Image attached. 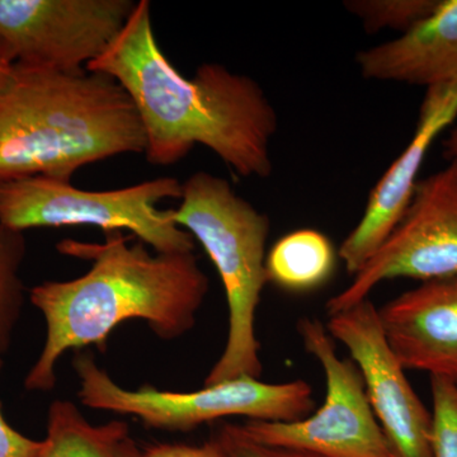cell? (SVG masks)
<instances>
[{"label": "cell", "instance_id": "obj_22", "mask_svg": "<svg viewBox=\"0 0 457 457\" xmlns=\"http://www.w3.org/2000/svg\"><path fill=\"white\" fill-rule=\"evenodd\" d=\"M14 64H16V59H14L13 54L9 50L5 42L0 38V87L8 79Z\"/></svg>", "mask_w": 457, "mask_h": 457}, {"label": "cell", "instance_id": "obj_20", "mask_svg": "<svg viewBox=\"0 0 457 457\" xmlns=\"http://www.w3.org/2000/svg\"><path fill=\"white\" fill-rule=\"evenodd\" d=\"M0 360V371L3 368ZM42 449V440H32L9 425L3 416L0 402V457H36Z\"/></svg>", "mask_w": 457, "mask_h": 457}, {"label": "cell", "instance_id": "obj_8", "mask_svg": "<svg viewBox=\"0 0 457 457\" xmlns=\"http://www.w3.org/2000/svg\"><path fill=\"white\" fill-rule=\"evenodd\" d=\"M457 278V162L418 180L413 197L390 236L350 285L328 300V315L347 311L381 282Z\"/></svg>", "mask_w": 457, "mask_h": 457}, {"label": "cell", "instance_id": "obj_1", "mask_svg": "<svg viewBox=\"0 0 457 457\" xmlns=\"http://www.w3.org/2000/svg\"><path fill=\"white\" fill-rule=\"evenodd\" d=\"M87 69L110 75L130 96L149 163H179L200 144L237 176L272 173L278 116L260 83L216 62L198 66L192 78L180 74L156 41L147 0L137 3L116 40Z\"/></svg>", "mask_w": 457, "mask_h": 457}, {"label": "cell", "instance_id": "obj_9", "mask_svg": "<svg viewBox=\"0 0 457 457\" xmlns=\"http://www.w3.org/2000/svg\"><path fill=\"white\" fill-rule=\"evenodd\" d=\"M134 0H0V38L16 62L87 68L116 40Z\"/></svg>", "mask_w": 457, "mask_h": 457}, {"label": "cell", "instance_id": "obj_12", "mask_svg": "<svg viewBox=\"0 0 457 457\" xmlns=\"http://www.w3.org/2000/svg\"><path fill=\"white\" fill-rule=\"evenodd\" d=\"M378 312L403 368L457 381V278L420 282Z\"/></svg>", "mask_w": 457, "mask_h": 457}, {"label": "cell", "instance_id": "obj_4", "mask_svg": "<svg viewBox=\"0 0 457 457\" xmlns=\"http://www.w3.org/2000/svg\"><path fill=\"white\" fill-rule=\"evenodd\" d=\"M182 188L179 209H170L171 218L204 246L220 276L228 309L227 343L204 386L240 376L260 378L263 366L255 315L269 284V216L239 196L227 179L207 171L192 174Z\"/></svg>", "mask_w": 457, "mask_h": 457}, {"label": "cell", "instance_id": "obj_17", "mask_svg": "<svg viewBox=\"0 0 457 457\" xmlns=\"http://www.w3.org/2000/svg\"><path fill=\"white\" fill-rule=\"evenodd\" d=\"M441 0H348L345 8L369 33L384 29L408 32L440 5Z\"/></svg>", "mask_w": 457, "mask_h": 457}, {"label": "cell", "instance_id": "obj_15", "mask_svg": "<svg viewBox=\"0 0 457 457\" xmlns=\"http://www.w3.org/2000/svg\"><path fill=\"white\" fill-rule=\"evenodd\" d=\"M338 249L314 228H300L279 237L266 258L269 282L291 293H308L329 281Z\"/></svg>", "mask_w": 457, "mask_h": 457}, {"label": "cell", "instance_id": "obj_13", "mask_svg": "<svg viewBox=\"0 0 457 457\" xmlns=\"http://www.w3.org/2000/svg\"><path fill=\"white\" fill-rule=\"evenodd\" d=\"M362 77L429 87L457 82V0H441L422 22L394 40L361 51Z\"/></svg>", "mask_w": 457, "mask_h": 457}, {"label": "cell", "instance_id": "obj_23", "mask_svg": "<svg viewBox=\"0 0 457 457\" xmlns=\"http://www.w3.org/2000/svg\"><path fill=\"white\" fill-rule=\"evenodd\" d=\"M444 155L449 162H457V126L451 129L446 139L444 140Z\"/></svg>", "mask_w": 457, "mask_h": 457}, {"label": "cell", "instance_id": "obj_21", "mask_svg": "<svg viewBox=\"0 0 457 457\" xmlns=\"http://www.w3.org/2000/svg\"><path fill=\"white\" fill-rule=\"evenodd\" d=\"M143 457H228L213 436L203 445L155 444L143 450Z\"/></svg>", "mask_w": 457, "mask_h": 457}, {"label": "cell", "instance_id": "obj_16", "mask_svg": "<svg viewBox=\"0 0 457 457\" xmlns=\"http://www.w3.org/2000/svg\"><path fill=\"white\" fill-rule=\"evenodd\" d=\"M26 253L25 234L0 225V360L11 348L25 305L21 270Z\"/></svg>", "mask_w": 457, "mask_h": 457}, {"label": "cell", "instance_id": "obj_2", "mask_svg": "<svg viewBox=\"0 0 457 457\" xmlns=\"http://www.w3.org/2000/svg\"><path fill=\"white\" fill-rule=\"evenodd\" d=\"M130 239L112 230L104 243L65 239L56 245L59 253L90 261L92 267L80 278L42 282L29 291V302L44 315L46 339L26 376V390L51 392L65 352L88 345L104 351L108 336L126 321H145L164 341L196 326L210 279L194 252L152 253L145 243Z\"/></svg>", "mask_w": 457, "mask_h": 457}, {"label": "cell", "instance_id": "obj_3", "mask_svg": "<svg viewBox=\"0 0 457 457\" xmlns=\"http://www.w3.org/2000/svg\"><path fill=\"white\" fill-rule=\"evenodd\" d=\"M145 149L134 102L110 75L16 62L0 87V183L71 182L86 165Z\"/></svg>", "mask_w": 457, "mask_h": 457}, {"label": "cell", "instance_id": "obj_11", "mask_svg": "<svg viewBox=\"0 0 457 457\" xmlns=\"http://www.w3.org/2000/svg\"><path fill=\"white\" fill-rule=\"evenodd\" d=\"M456 119L457 82L427 88L413 137L376 183L359 224L338 248L339 260L350 275L360 272L404 215L427 153Z\"/></svg>", "mask_w": 457, "mask_h": 457}, {"label": "cell", "instance_id": "obj_7", "mask_svg": "<svg viewBox=\"0 0 457 457\" xmlns=\"http://www.w3.org/2000/svg\"><path fill=\"white\" fill-rule=\"evenodd\" d=\"M297 333L326 376L323 404L294 422L246 420L240 425L243 432L258 444L323 457H396L372 411L356 363L337 354L335 339L319 319H300Z\"/></svg>", "mask_w": 457, "mask_h": 457}, {"label": "cell", "instance_id": "obj_10", "mask_svg": "<svg viewBox=\"0 0 457 457\" xmlns=\"http://www.w3.org/2000/svg\"><path fill=\"white\" fill-rule=\"evenodd\" d=\"M326 327L359 368L370 405L395 456L432 457V413L385 338L371 300L330 315Z\"/></svg>", "mask_w": 457, "mask_h": 457}, {"label": "cell", "instance_id": "obj_6", "mask_svg": "<svg viewBox=\"0 0 457 457\" xmlns=\"http://www.w3.org/2000/svg\"><path fill=\"white\" fill-rule=\"evenodd\" d=\"M182 182L159 177L130 187L87 191L66 180L31 177L0 183V225L23 233L29 228L92 225L104 233L130 230L158 253L195 251V239L159 210L167 198H182Z\"/></svg>", "mask_w": 457, "mask_h": 457}, {"label": "cell", "instance_id": "obj_5", "mask_svg": "<svg viewBox=\"0 0 457 457\" xmlns=\"http://www.w3.org/2000/svg\"><path fill=\"white\" fill-rule=\"evenodd\" d=\"M73 362L84 407L137 418L147 428L191 432L228 417L294 422L315 411L305 380L270 384L240 376L195 392H167L150 385L129 390L99 368L93 354L78 352Z\"/></svg>", "mask_w": 457, "mask_h": 457}, {"label": "cell", "instance_id": "obj_18", "mask_svg": "<svg viewBox=\"0 0 457 457\" xmlns=\"http://www.w3.org/2000/svg\"><path fill=\"white\" fill-rule=\"evenodd\" d=\"M432 457H457V385L431 376Z\"/></svg>", "mask_w": 457, "mask_h": 457}, {"label": "cell", "instance_id": "obj_24", "mask_svg": "<svg viewBox=\"0 0 457 457\" xmlns=\"http://www.w3.org/2000/svg\"><path fill=\"white\" fill-rule=\"evenodd\" d=\"M456 385H457V381H455Z\"/></svg>", "mask_w": 457, "mask_h": 457}, {"label": "cell", "instance_id": "obj_14", "mask_svg": "<svg viewBox=\"0 0 457 457\" xmlns=\"http://www.w3.org/2000/svg\"><path fill=\"white\" fill-rule=\"evenodd\" d=\"M36 457H143L123 420L95 426L74 403L54 400L47 413V433Z\"/></svg>", "mask_w": 457, "mask_h": 457}, {"label": "cell", "instance_id": "obj_19", "mask_svg": "<svg viewBox=\"0 0 457 457\" xmlns=\"http://www.w3.org/2000/svg\"><path fill=\"white\" fill-rule=\"evenodd\" d=\"M228 457H323L305 451L281 449L258 444L243 432L240 425L225 423L213 432Z\"/></svg>", "mask_w": 457, "mask_h": 457}]
</instances>
